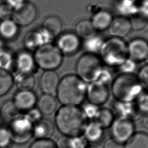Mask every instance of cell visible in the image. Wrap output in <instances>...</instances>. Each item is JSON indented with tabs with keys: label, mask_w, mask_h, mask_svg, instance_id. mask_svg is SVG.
<instances>
[{
	"label": "cell",
	"mask_w": 148,
	"mask_h": 148,
	"mask_svg": "<svg viewBox=\"0 0 148 148\" xmlns=\"http://www.w3.org/2000/svg\"><path fill=\"white\" fill-rule=\"evenodd\" d=\"M120 73L134 74L137 69V62L128 57L119 67Z\"/></svg>",
	"instance_id": "35"
},
{
	"label": "cell",
	"mask_w": 148,
	"mask_h": 148,
	"mask_svg": "<svg viewBox=\"0 0 148 148\" xmlns=\"http://www.w3.org/2000/svg\"><path fill=\"white\" fill-rule=\"evenodd\" d=\"M22 113L18 110L12 100L4 102L0 108V116L2 120L10 123Z\"/></svg>",
	"instance_id": "25"
},
{
	"label": "cell",
	"mask_w": 148,
	"mask_h": 148,
	"mask_svg": "<svg viewBox=\"0 0 148 148\" xmlns=\"http://www.w3.org/2000/svg\"><path fill=\"white\" fill-rule=\"evenodd\" d=\"M6 3L9 5L14 10L23 5L26 1L25 0H5Z\"/></svg>",
	"instance_id": "47"
},
{
	"label": "cell",
	"mask_w": 148,
	"mask_h": 148,
	"mask_svg": "<svg viewBox=\"0 0 148 148\" xmlns=\"http://www.w3.org/2000/svg\"><path fill=\"white\" fill-rule=\"evenodd\" d=\"M84 148H93V147H89V146H86Z\"/></svg>",
	"instance_id": "51"
},
{
	"label": "cell",
	"mask_w": 148,
	"mask_h": 148,
	"mask_svg": "<svg viewBox=\"0 0 148 148\" xmlns=\"http://www.w3.org/2000/svg\"><path fill=\"white\" fill-rule=\"evenodd\" d=\"M13 84V76L10 71L0 69V97L6 94Z\"/></svg>",
	"instance_id": "32"
},
{
	"label": "cell",
	"mask_w": 148,
	"mask_h": 148,
	"mask_svg": "<svg viewBox=\"0 0 148 148\" xmlns=\"http://www.w3.org/2000/svg\"><path fill=\"white\" fill-rule=\"evenodd\" d=\"M102 68V62L97 55L86 53L77 60L76 75L85 83H90L97 80Z\"/></svg>",
	"instance_id": "6"
},
{
	"label": "cell",
	"mask_w": 148,
	"mask_h": 148,
	"mask_svg": "<svg viewBox=\"0 0 148 148\" xmlns=\"http://www.w3.org/2000/svg\"><path fill=\"white\" fill-rule=\"evenodd\" d=\"M60 81L59 75L55 71H45L39 80L40 88L43 94L54 95Z\"/></svg>",
	"instance_id": "17"
},
{
	"label": "cell",
	"mask_w": 148,
	"mask_h": 148,
	"mask_svg": "<svg viewBox=\"0 0 148 148\" xmlns=\"http://www.w3.org/2000/svg\"><path fill=\"white\" fill-rule=\"evenodd\" d=\"M103 148H124V144H122L113 138L108 139L103 145Z\"/></svg>",
	"instance_id": "46"
},
{
	"label": "cell",
	"mask_w": 148,
	"mask_h": 148,
	"mask_svg": "<svg viewBox=\"0 0 148 148\" xmlns=\"http://www.w3.org/2000/svg\"><path fill=\"white\" fill-rule=\"evenodd\" d=\"M55 131L54 124L47 119L42 118L33 126V136L36 139H50Z\"/></svg>",
	"instance_id": "20"
},
{
	"label": "cell",
	"mask_w": 148,
	"mask_h": 148,
	"mask_svg": "<svg viewBox=\"0 0 148 148\" xmlns=\"http://www.w3.org/2000/svg\"><path fill=\"white\" fill-rule=\"evenodd\" d=\"M53 38L42 28L28 32L24 39V45L28 51H35L39 47L51 43Z\"/></svg>",
	"instance_id": "11"
},
{
	"label": "cell",
	"mask_w": 148,
	"mask_h": 148,
	"mask_svg": "<svg viewBox=\"0 0 148 148\" xmlns=\"http://www.w3.org/2000/svg\"><path fill=\"white\" fill-rule=\"evenodd\" d=\"M13 81L18 90H32L36 82L33 74L19 72L13 76Z\"/></svg>",
	"instance_id": "26"
},
{
	"label": "cell",
	"mask_w": 148,
	"mask_h": 148,
	"mask_svg": "<svg viewBox=\"0 0 148 148\" xmlns=\"http://www.w3.org/2000/svg\"><path fill=\"white\" fill-rule=\"evenodd\" d=\"M95 31L91 21L87 19L80 20L75 25V33L80 39L88 38L95 35Z\"/></svg>",
	"instance_id": "31"
},
{
	"label": "cell",
	"mask_w": 148,
	"mask_h": 148,
	"mask_svg": "<svg viewBox=\"0 0 148 148\" xmlns=\"http://www.w3.org/2000/svg\"><path fill=\"white\" fill-rule=\"evenodd\" d=\"M99 54L102 63L118 68L128 57L127 43L122 38L112 36L104 40Z\"/></svg>",
	"instance_id": "4"
},
{
	"label": "cell",
	"mask_w": 148,
	"mask_h": 148,
	"mask_svg": "<svg viewBox=\"0 0 148 148\" xmlns=\"http://www.w3.org/2000/svg\"><path fill=\"white\" fill-rule=\"evenodd\" d=\"M129 20L132 29L135 31L143 29L148 23V19L139 13L131 16Z\"/></svg>",
	"instance_id": "34"
},
{
	"label": "cell",
	"mask_w": 148,
	"mask_h": 148,
	"mask_svg": "<svg viewBox=\"0 0 148 148\" xmlns=\"http://www.w3.org/2000/svg\"><path fill=\"white\" fill-rule=\"evenodd\" d=\"M29 148H57L56 143L50 139H36Z\"/></svg>",
	"instance_id": "38"
},
{
	"label": "cell",
	"mask_w": 148,
	"mask_h": 148,
	"mask_svg": "<svg viewBox=\"0 0 148 148\" xmlns=\"http://www.w3.org/2000/svg\"><path fill=\"white\" fill-rule=\"evenodd\" d=\"M58 105V100L54 95L43 94L38 98L36 107L42 115H50L55 112Z\"/></svg>",
	"instance_id": "21"
},
{
	"label": "cell",
	"mask_w": 148,
	"mask_h": 148,
	"mask_svg": "<svg viewBox=\"0 0 148 148\" xmlns=\"http://www.w3.org/2000/svg\"><path fill=\"white\" fill-rule=\"evenodd\" d=\"M38 98L33 90H18L12 99L18 110L21 113H26L36 107Z\"/></svg>",
	"instance_id": "13"
},
{
	"label": "cell",
	"mask_w": 148,
	"mask_h": 148,
	"mask_svg": "<svg viewBox=\"0 0 148 148\" xmlns=\"http://www.w3.org/2000/svg\"><path fill=\"white\" fill-rule=\"evenodd\" d=\"M108 86L94 81L87 86L86 97L89 102L100 106L107 102L109 97Z\"/></svg>",
	"instance_id": "10"
},
{
	"label": "cell",
	"mask_w": 148,
	"mask_h": 148,
	"mask_svg": "<svg viewBox=\"0 0 148 148\" xmlns=\"http://www.w3.org/2000/svg\"><path fill=\"white\" fill-rule=\"evenodd\" d=\"M142 123L143 127L148 130V114H144Z\"/></svg>",
	"instance_id": "48"
},
{
	"label": "cell",
	"mask_w": 148,
	"mask_h": 148,
	"mask_svg": "<svg viewBox=\"0 0 148 148\" xmlns=\"http://www.w3.org/2000/svg\"><path fill=\"white\" fill-rule=\"evenodd\" d=\"M113 80V77L111 71L108 69L103 67L95 81L108 86L109 84L112 83Z\"/></svg>",
	"instance_id": "41"
},
{
	"label": "cell",
	"mask_w": 148,
	"mask_h": 148,
	"mask_svg": "<svg viewBox=\"0 0 148 148\" xmlns=\"http://www.w3.org/2000/svg\"><path fill=\"white\" fill-rule=\"evenodd\" d=\"M42 28L54 39L61 34L62 30V23L59 17L50 16L44 20Z\"/></svg>",
	"instance_id": "24"
},
{
	"label": "cell",
	"mask_w": 148,
	"mask_h": 148,
	"mask_svg": "<svg viewBox=\"0 0 148 148\" xmlns=\"http://www.w3.org/2000/svg\"><path fill=\"white\" fill-rule=\"evenodd\" d=\"M8 127L0 125V148H8L12 143Z\"/></svg>",
	"instance_id": "36"
},
{
	"label": "cell",
	"mask_w": 148,
	"mask_h": 148,
	"mask_svg": "<svg viewBox=\"0 0 148 148\" xmlns=\"http://www.w3.org/2000/svg\"><path fill=\"white\" fill-rule=\"evenodd\" d=\"M18 33V25L12 19L0 21V38L10 40L14 38Z\"/></svg>",
	"instance_id": "27"
},
{
	"label": "cell",
	"mask_w": 148,
	"mask_h": 148,
	"mask_svg": "<svg viewBox=\"0 0 148 148\" xmlns=\"http://www.w3.org/2000/svg\"><path fill=\"white\" fill-rule=\"evenodd\" d=\"M111 84V92L116 101L135 102L143 93V88L134 74L120 73Z\"/></svg>",
	"instance_id": "3"
},
{
	"label": "cell",
	"mask_w": 148,
	"mask_h": 148,
	"mask_svg": "<svg viewBox=\"0 0 148 148\" xmlns=\"http://www.w3.org/2000/svg\"><path fill=\"white\" fill-rule=\"evenodd\" d=\"M82 45L81 39L75 32H66L58 36L56 46L62 54L71 55L76 53Z\"/></svg>",
	"instance_id": "9"
},
{
	"label": "cell",
	"mask_w": 148,
	"mask_h": 148,
	"mask_svg": "<svg viewBox=\"0 0 148 148\" xmlns=\"http://www.w3.org/2000/svg\"><path fill=\"white\" fill-rule=\"evenodd\" d=\"M138 13L148 19V0L138 1Z\"/></svg>",
	"instance_id": "45"
},
{
	"label": "cell",
	"mask_w": 148,
	"mask_h": 148,
	"mask_svg": "<svg viewBox=\"0 0 148 148\" xmlns=\"http://www.w3.org/2000/svg\"><path fill=\"white\" fill-rule=\"evenodd\" d=\"M14 64V57L10 51L5 50L0 51V69L9 71Z\"/></svg>",
	"instance_id": "33"
},
{
	"label": "cell",
	"mask_w": 148,
	"mask_h": 148,
	"mask_svg": "<svg viewBox=\"0 0 148 148\" xmlns=\"http://www.w3.org/2000/svg\"><path fill=\"white\" fill-rule=\"evenodd\" d=\"M56 144L57 148H73L71 137L66 136L60 137Z\"/></svg>",
	"instance_id": "44"
},
{
	"label": "cell",
	"mask_w": 148,
	"mask_h": 148,
	"mask_svg": "<svg viewBox=\"0 0 148 148\" xmlns=\"http://www.w3.org/2000/svg\"><path fill=\"white\" fill-rule=\"evenodd\" d=\"M112 138L124 144L135 134V125L131 120L117 118L110 125Z\"/></svg>",
	"instance_id": "8"
},
{
	"label": "cell",
	"mask_w": 148,
	"mask_h": 148,
	"mask_svg": "<svg viewBox=\"0 0 148 148\" xmlns=\"http://www.w3.org/2000/svg\"><path fill=\"white\" fill-rule=\"evenodd\" d=\"M81 110L87 119L93 120L96 117L99 108L98 106L88 102L83 105Z\"/></svg>",
	"instance_id": "37"
},
{
	"label": "cell",
	"mask_w": 148,
	"mask_h": 148,
	"mask_svg": "<svg viewBox=\"0 0 148 148\" xmlns=\"http://www.w3.org/2000/svg\"><path fill=\"white\" fill-rule=\"evenodd\" d=\"M4 45H3V43L1 39V38H0V51L3 50L4 49Z\"/></svg>",
	"instance_id": "49"
},
{
	"label": "cell",
	"mask_w": 148,
	"mask_h": 148,
	"mask_svg": "<svg viewBox=\"0 0 148 148\" xmlns=\"http://www.w3.org/2000/svg\"><path fill=\"white\" fill-rule=\"evenodd\" d=\"M17 72L23 73L34 74L36 65L34 54H32L29 51H23L19 52L16 57H14V64Z\"/></svg>",
	"instance_id": "16"
},
{
	"label": "cell",
	"mask_w": 148,
	"mask_h": 148,
	"mask_svg": "<svg viewBox=\"0 0 148 148\" xmlns=\"http://www.w3.org/2000/svg\"><path fill=\"white\" fill-rule=\"evenodd\" d=\"M137 77L143 88L148 91V64L144 65L139 69Z\"/></svg>",
	"instance_id": "40"
},
{
	"label": "cell",
	"mask_w": 148,
	"mask_h": 148,
	"mask_svg": "<svg viewBox=\"0 0 148 148\" xmlns=\"http://www.w3.org/2000/svg\"><path fill=\"white\" fill-rule=\"evenodd\" d=\"M87 121L81 108L62 105L56 112L54 125L63 136H79L82 134Z\"/></svg>",
	"instance_id": "1"
},
{
	"label": "cell",
	"mask_w": 148,
	"mask_h": 148,
	"mask_svg": "<svg viewBox=\"0 0 148 148\" xmlns=\"http://www.w3.org/2000/svg\"><path fill=\"white\" fill-rule=\"evenodd\" d=\"M124 148H148V134L139 132L124 144Z\"/></svg>",
	"instance_id": "30"
},
{
	"label": "cell",
	"mask_w": 148,
	"mask_h": 148,
	"mask_svg": "<svg viewBox=\"0 0 148 148\" xmlns=\"http://www.w3.org/2000/svg\"><path fill=\"white\" fill-rule=\"evenodd\" d=\"M37 16V10L35 5L29 2L13 10L12 19L18 25L27 26L32 23Z\"/></svg>",
	"instance_id": "12"
},
{
	"label": "cell",
	"mask_w": 148,
	"mask_h": 148,
	"mask_svg": "<svg viewBox=\"0 0 148 148\" xmlns=\"http://www.w3.org/2000/svg\"><path fill=\"white\" fill-rule=\"evenodd\" d=\"M33 126L24 114L11 121L8 128L12 142L19 145L27 143L33 137Z\"/></svg>",
	"instance_id": "7"
},
{
	"label": "cell",
	"mask_w": 148,
	"mask_h": 148,
	"mask_svg": "<svg viewBox=\"0 0 148 148\" xmlns=\"http://www.w3.org/2000/svg\"><path fill=\"white\" fill-rule=\"evenodd\" d=\"M104 39L100 35L95 34L88 38L84 39L83 47L87 53L93 54H99Z\"/></svg>",
	"instance_id": "28"
},
{
	"label": "cell",
	"mask_w": 148,
	"mask_h": 148,
	"mask_svg": "<svg viewBox=\"0 0 148 148\" xmlns=\"http://www.w3.org/2000/svg\"><path fill=\"white\" fill-rule=\"evenodd\" d=\"M24 114L33 124H35L36 122L43 118L42 114L36 107L31 109V110L25 113Z\"/></svg>",
	"instance_id": "43"
},
{
	"label": "cell",
	"mask_w": 148,
	"mask_h": 148,
	"mask_svg": "<svg viewBox=\"0 0 148 148\" xmlns=\"http://www.w3.org/2000/svg\"><path fill=\"white\" fill-rule=\"evenodd\" d=\"M131 29L129 18L121 16L113 18L108 28L112 36L122 39L128 35Z\"/></svg>",
	"instance_id": "18"
},
{
	"label": "cell",
	"mask_w": 148,
	"mask_h": 148,
	"mask_svg": "<svg viewBox=\"0 0 148 148\" xmlns=\"http://www.w3.org/2000/svg\"><path fill=\"white\" fill-rule=\"evenodd\" d=\"M14 9L7 3L0 5V21L12 18Z\"/></svg>",
	"instance_id": "42"
},
{
	"label": "cell",
	"mask_w": 148,
	"mask_h": 148,
	"mask_svg": "<svg viewBox=\"0 0 148 148\" xmlns=\"http://www.w3.org/2000/svg\"><path fill=\"white\" fill-rule=\"evenodd\" d=\"M36 66L45 71H55L63 61V54L58 47L51 43L37 49L34 54Z\"/></svg>",
	"instance_id": "5"
},
{
	"label": "cell",
	"mask_w": 148,
	"mask_h": 148,
	"mask_svg": "<svg viewBox=\"0 0 148 148\" xmlns=\"http://www.w3.org/2000/svg\"><path fill=\"white\" fill-rule=\"evenodd\" d=\"M113 18V17L109 11L100 9L92 14L90 21L96 31H103L108 29Z\"/></svg>",
	"instance_id": "19"
},
{
	"label": "cell",
	"mask_w": 148,
	"mask_h": 148,
	"mask_svg": "<svg viewBox=\"0 0 148 148\" xmlns=\"http://www.w3.org/2000/svg\"><path fill=\"white\" fill-rule=\"evenodd\" d=\"M87 86L76 75H66L60 79L56 98L62 105L77 106L86 97Z\"/></svg>",
	"instance_id": "2"
},
{
	"label": "cell",
	"mask_w": 148,
	"mask_h": 148,
	"mask_svg": "<svg viewBox=\"0 0 148 148\" xmlns=\"http://www.w3.org/2000/svg\"><path fill=\"white\" fill-rule=\"evenodd\" d=\"M113 113L117 118H121L131 120H138L141 116L135 102H123L116 101L113 103Z\"/></svg>",
	"instance_id": "14"
},
{
	"label": "cell",
	"mask_w": 148,
	"mask_h": 148,
	"mask_svg": "<svg viewBox=\"0 0 148 148\" xmlns=\"http://www.w3.org/2000/svg\"><path fill=\"white\" fill-rule=\"evenodd\" d=\"M135 103L141 114H148V92L142 93L136 100Z\"/></svg>",
	"instance_id": "39"
},
{
	"label": "cell",
	"mask_w": 148,
	"mask_h": 148,
	"mask_svg": "<svg viewBox=\"0 0 148 148\" xmlns=\"http://www.w3.org/2000/svg\"><path fill=\"white\" fill-rule=\"evenodd\" d=\"M114 119L113 111L108 108H99L96 117L92 121H94L104 129L110 127Z\"/></svg>",
	"instance_id": "29"
},
{
	"label": "cell",
	"mask_w": 148,
	"mask_h": 148,
	"mask_svg": "<svg viewBox=\"0 0 148 148\" xmlns=\"http://www.w3.org/2000/svg\"><path fill=\"white\" fill-rule=\"evenodd\" d=\"M116 1H117V0H116Z\"/></svg>",
	"instance_id": "52"
},
{
	"label": "cell",
	"mask_w": 148,
	"mask_h": 148,
	"mask_svg": "<svg viewBox=\"0 0 148 148\" xmlns=\"http://www.w3.org/2000/svg\"><path fill=\"white\" fill-rule=\"evenodd\" d=\"M82 134L87 142L97 143L103 136V128L94 121H91L87 123Z\"/></svg>",
	"instance_id": "22"
},
{
	"label": "cell",
	"mask_w": 148,
	"mask_h": 148,
	"mask_svg": "<svg viewBox=\"0 0 148 148\" xmlns=\"http://www.w3.org/2000/svg\"><path fill=\"white\" fill-rule=\"evenodd\" d=\"M2 121V119H1V116H0V125H1V122Z\"/></svg>",
	"instance_id": "50"
},
{
	"label": "cell",
	"mask_w": 148,
	"mask_h": 148,
	"mask_svg": "<svg viewBox=\"0 0 148 148\" xmlns=\"http://www.w3.org/2000/svg\"><path fill=\"white\" fill-rule=\"evenodd\" d=\"M139 0H117L115 5L116 11L121 16L131 17L138 13Z\"/></svg>",
	"instance_id": "23"
},
{
	"label": "cell",
	"mask_w": 148,
	"mask_h": 148,
	"mask_svg": "<svg viewBox=\"0 0 148 148\" xmlns=\"http://www.w3.org/2000/svg\"><path fill=\"white\" fill-rule=\"evenodd\" d=\"M128 57L137 63L148 59V42L145 39L134 38L127 43Z\"/></svg>",
	"instance_id": "15"
}]
</instances>
